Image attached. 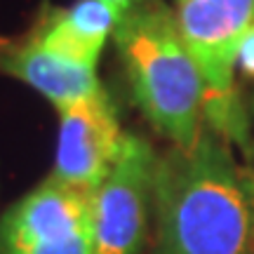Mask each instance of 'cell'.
<instances>
[{"mask_svg": "<svg viewBox=\"0 0 254 254\" xmlns=\"http://www.w3.org/2000/svg\"><path fill=\"white\" fill-rule=\"evenodd\" d=\"M158 153L127 134L116 167L92 193V254H141L153 217Z\"/></svg>", "mask_w": 254, "mask_h": 254, "instance_id": "obj_4", "label": "cell"}, {"mask_svg": "<svg viewBox=\"0 0 254 254\" xmlns=\"http://www.w3.org/2000/svg\"><path fill=\"white\" fill-rule=\"evenodd\" d=\"M92 233V193L47 177L0 217V247L64 243Z\"/></svg>", "mask_w": 254, "mask_h": 254, "instance_id": "obj_6", "label": "cell"}, {"mask_svg": "<svg viewBox=\"0 0 254 254\" xmlns=\"http://www.w3.org/2000/svg\"><path fill=\"white\" fill-rule=\"evenodd\" d=\"M113 101L101 87L97 94L59 111L57 153L50 177L82 193H94L116 167L125 148Z\"/></svg>", "mask_w": 254, "mask_h": 254, "instance_id": "obj_5", "label": "cell"}, {"mask_svg": "<svg viewBox=\"0 0 254 254\" xmlns=\"http://www.w3.org/2000/svg\"><path fill=\"white\" fill-rule=\"evenodd\" d=\"M106 2H111V5H116V7L129 12V9L139 7V5H144V2H151V0H106Z\"/></svg>", "mask_w": 254, "mask_h": 254, "instance_id": "obj_10", "label": "cell"}, {"mask_svg": "<svg viewBox=\"0 0 254 254\" xmlns=\"http://www.w3.org/2000/svg\"><path fill=\"white\" fill-rule=\"evenodd\" d=\"M0 73L24 82L57 111L101 90L97 68H85L55 55L28 26L21 36L0 38Z\"/></svg>", "mask_w": 254, "mask_h": 254, "instance_id": "obj_7", "label": "cell"}, {"mask_svg": "<svg viewBox=\"0 0 254 254\" xmlns=\"http://www.w3.org/2000/svg\"><path fill=\"white\" fill-rule=\"evenodd\" d=\"M236 71L245 75L247 80H254V24L247 28L236 52Z\"/></svg>", "mask_w": 254, "mask_h": 254, "instance_id": "obj_9", "label": "cell"}, {"mask_svg": "<svg viewBox=\"0 0 254 254\" xmlns=\"http://www.w3.org/2000/svg\"><path fill=\"white\" fill-rule=\"evenodd\" d=\"M177 28L205 78V123L245 148L247 116L236 90V52L254 24V0H177Z\"/></svg>", "mask_w": 254, "mask_h": 254, "instance_id": "obj_3", "label": "cell"}, {"mask_svg": "<svg viewBox=\"0 0 254 254\" xmlns=\"http://www.w3.org/2000/svg\"><path fill=\"white\" fill-rule=\"evenodd\" d=\"M151 254H254V182L212 129L158 155Z\"/></svg>", "mask_w": 254, "mask_h": 254, "instance_id": "obj_1", "label": "cell"}, {"mask_svg": "<svg viewBox=\"0 0 254 254\" xmlns=\"http://www.w3.org/2000/svg\"><path fill=\"white\" fill-rule=\"evenodd\" d=\"M125 14V9L106 0H73L71 5L43 2L31 28L62 59L97 68L104 47L113 40Z\"/></svg>", "mask_w": 254, "mask_h": 254, "instance_id": "obj_8", "label": "cell"}, {"mask_svg": "<svg viewBox=\"0 0 254 254\" xmlns=\"http://www.w3.org/2000/svg\"><path fill=\"white\" fill-rule=\"evenodd\" d=\"M132 99L172 146L205 132V78L177 28L174 9L151 0L129 9L113 36Z\"/></svg>", "mask_w": 254, "mask_h": 254, "instance_id": "obj_2", "label": "cell"}]
</instances>
